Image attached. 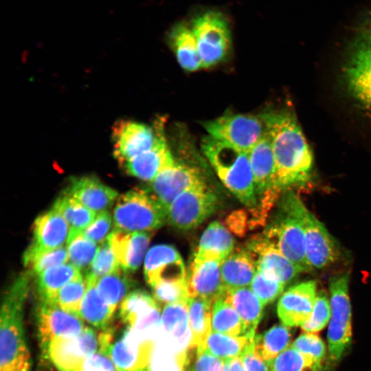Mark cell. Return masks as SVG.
<instances>
[{"mask_svg":"<svg viewBox=\"0 0 371 371\" xmlns=\"http://www.w3.org/2000/svg\"><path fill=\"white\" fill-rule=\"evenodd\" d=\"M275 158L274 187H306L312 179L313 156L295 117L288 111L262 115Z\"/></svg>","mask_w":371,"mask_h":371,"instance_id":"obj_1","label":"cell"},{"mask_svg":"<svg viewBox=\"0 0 371 371\" xmlns=\"http://www.w3.org/2000/svg\"><path fill=\"white\" fill-rule=\"evenodd\" d=\"M30 273L20 275L6 291L0 313V371H30L32 360L23 328V307Z\"/></svg>","mask_w":371,"mask_h":371,"instance_id":"obj_2","label":"cell"},{"mask_svg":"<svg viewBox=\"0 0 371 371\" xmlns=\"http://www.w3.org/2000/svg\"><path fill=\"white\" fill-rule=\"evenodd\" d=\"M201 149L224 186L245 206L256 207V188L247 152L210 135L203 139Z\"/></svg>","mask_w":371,"mask_h":371,"instance_id":"obj_3","label":"cell"},{"mask_svg":"<svg viewBox=\"0 0 371 371\" xmlns=\"http://www.w3.org/2000/svg\"><path fill=\"white\" fill-rule=\"evenodd\" d=\"M295 193L282 197L277 213L263 236L302 271H309L306 257L305 234L294 207Z\"/></svg>","mask_w":371,"mask_h":371,"instance_id":"obj_4","label":"cell"},{"mask_svg":"<svg viewBox=\"0 0 371 371\" xmlns=\"http://www.w3.org/2000/svg\"><path fill=\"white\" fill-rule=\"evenodd\" d=\"M113 219L120 230L151 232L166 222V211L152 193L136 189L117 199Z\"/></svg>","mask_w":371,"mask_h":371,"instance_id":"obj_5","label":"cell"},{"mask_svg":"<svg viewBox=\"0 0 371 371\" xmlns=\"http://www.w3.org/2000/svg\"><path fill=\"white\" fill-rule=\"evenodd\" d=\"M190 25L196 38L202 68L225 60L232 48V31L229 20L223 12L204 10L192 19Z\"/></svg>","mask_w":371,"mask_h":371,"instance_id":"obj_6","label":"cell"},{"mask_svg":"<svg viewBox=\"0 0 371 371\" xmlns=\"http://www.w3.org/2000/svg\"><path fill=\"white\" fill-rule=\"evenodd\" d=\"M349 280V273H344L330 280V317L327 339L329 356L334 361L341 357L352 339Z\"/></svg>","mask_w":371,"mask_h":371,"instance_id":"obj_7","label":"cell"},{"mask_svg":"<svg viewBox=\"0 0 371 371\" xmlns=\"http://www.w3.org/2000/svg\"><path fill=\"white\" fill-rule=\"evenodd\" d=\"M344 78L352 98L371 113V26L352 42L344 66Z\"/></svg>","mask_w":371,"mask_h":371,"instance_id":"obj_8","label":"cell"},{"mask_svg":"<svg viewBox=\"0 0 371 371\" xmlns=\"http://www.w3.org/2000/svg\"><path fill=\"white\" fill-rule=\"evenodd\" d=\"M208 135L248 152L267 133L262 115L226 113L203 124Z\"/></svg>","mask_w":371,"mask_h":371,"instance_id":"obj_9","label":"cell"},{"mask_svg":"<svg viewBox=\"0 0 371 371\" xmlns=\"http://www.w3.org/2000/svg\"><path fill=\"white\" fill-rule=\"evenodd\" d=\"M218 198L207 183L181 194L166 211V222L180 230L201 225L216 210Z\"/></svg>","mask_w":371,"mask_h":371,"instance_id":"obj_10","label":"cell"},{"mask_svg":"<svg viewBox=\"0 0 371 371\" xmlns=\"http://www.w3.org/2000/svg\"><path fill=\"white\" fill-rule=\"evenodd\" d=\"M294 207L304 227L306 262L310 270L322 269L335 262L339 256L335 239L296 194Z\"/></svg>","mask_w":371,"mask_h":371,"instance_id":"obj_11","label":"cell"},{"mask_svg":"<svg viewBox=\"0 0 371 371\" xmlns=\"http://www.w3.org/2000/svg\"><path fill=\"white\" fill-rule=\"evenodd\" d=\"M99 333L85 326L78 335L54 339L46 359L58 371H80L84 361L99 350Z\"/></svg>","mask_w":371,"mask_h":371,"instance_id":"obj_12","label":"cell"},{"mask_svg":"<svg viewBox=\"0 0 371 371\" xmlns=\"http://www.w3.org/2000/svg\"><path fill=\"white\" fill-rule=\"evenodd\" d=\"M35 316L39 346L45 359L54 339L78 335L85 327L78 315L63 310L51 301L40 300Z\"/></svg>","mask_w":371,"mask_h":371,"instance_id":"obj_13","label":"cell"},{"mask_svg":"<svg viewBox=\"0 0 371 371\" xmlns=\"http://www.w3.org/2000/svg\"><path fill=\"white\" fill-rule=\"evenodd\" d=\"M150 183L152 194L167 211L170 205L181 194L192 188L205 184L206 182L196 168L175 160Z\"/></svg>","mask_w":371,"mask_h":371,"instance_id":"obj_14","label":"cell"},{"mask_svg":"<svg viewBox=\"0 0 371 371\" xmlns=\"http://www.w3.org/2000/svg\"><path fill=\"white\" fill-rule=\"evenodd\" d=\"M155 129L144 124L122 121L113 129V153L123 165L150 149L157 142L160 122Z\"/></svg>","mask_w":371,"mask_h":371,"instance_id":"obj_15","label":"cell"},{"mask_svg":"<svg viewBox=\"0 0 371 371\" xmlns=\"http://www.w3.org/2000/svg\"><path fill=\"white\" fill-rule=\"evenodd\" d=\"M222 260L194 254L187 275L190 297H199L213 302L225 294L226 289L221 276Z\"/></svg>","mask_w":371,"mask_h":371,"instance_id":"obj_16","label":"cell"},{"mask_svg":"<svg viewBox=\"0 0 371 371\" xmlns=\"http://www.w3.org/2000/svg\"><path fill=\"white\" fill-rule=\"evenodd\" d=\"M154 343L127 327L111 344L109 357L117 371H144L149 364Z\"/></svg>","mask_w":371,"mask_h":371,"instance_id":"obj_17","label":"cell"},{"mask_svg":"<svg viewBox=\"0 0 371 371\" xmlns=\"http://www.w3.org/2000/svg\"><path fill=\"white\" fill-rule=\"evenodd\" d=\"M247 247L255 258L257 270L284 284L302 272L263 235L252 238Z\"/></svg>","mask_w":371,"mask_h":371,"instance_id":"obj_18","label":"cell"},{"mask_svg":"<svg viewBox=\"0 0 371 371\" xmlns=\"http://www.w3.org/2000/svg\"><path fill=\"white\" fill-rule=\"evenodd\" d=\"M317 296V284L308 280L287 289L280 297L278 315L288 327L301 326L310 315Z\"/></svg>","mask_w":371,"mask_h":371,"instance_id":"obj_19","label":"cell"},{"mask_svg":"<svg viewBox=\"0 0 371 371\" xmlns=\"http://www.w3.org/2000/svg\"><path fill=\"white\" fill-rule=\"evenodd\" d=\"M144 272L150 286L159 281L187 278L180 254L169 245H157L149 249L145 257Z\"/></svg>","mask_w":371,"mask_h":371,"instance_id":"obj_20","label":"cell"},{"mask_svg":"<svg viewBox=\"0 0 371 371\" xmlns=\"http://www.w3.org/2000/svg\"><path fill=\"white\" fill-rule=\"evenodd\" d=\"M159 335L177 352L189 355L192 335L187 302L170 304L164 307Z\"/></svg>","mask_w":371,"mask_h":371,"instance_id":"obj_21","label":"cell"},{"mask_svg":"<svg viewBox=\"0 0 371 371\" xmlns=\"http://www.w3.org/2000/svg\"><path fill=\"white\" fill-rule=\"evenodd\" d=\"M160 123L159 137L148 150L133 157L123 164L126 171L139 179L151 182L164 169L172 164L175 159L165 138Z\"/></svg>","mask_w":371,"mask_h":371,"instance_id":"obj_22","label":"cell"},{"mask_svg":"<svg viewBox=\"0 0 371 371\" xmlns=\"http://www.w3.org/2000/svg\"><path fill=\"white\" fill-rule=\"evenodd\" d=\"M151 236V232H127L115 229L107 239L122 269L128 273L141 265Z\"/></svg>","mask_w":371,"mask_h":371,"instance_id":"obj_23","label":"cell"},{"mask_svg":"<svg viewBox=\"0 0 371 371\" xmlns=\"http://www.w3.org/2000/svg\"><path fill=\"white\" fill-rule=\"evenodd\" d=\"M65 192L96 213L107 210L117 197L115 190L93 177L72 179Z\"/></svg>","mask_w":371,"mask_h":371,"instance_id":"obj_24","label":"cell"},{"mask_svg":"<svg viewBox=\"0 0 371 371\" xmlns=\"http://www.w3.org/2000/svg\"><path fill=\"white\" fill-rule=\"evenodd\" d=\"M247 153L254 175L256 195H262L269 190L276 189L274 187L275 158L271 137L267 131Z\"/></svg>","mask_w":371,"mask_h":371,"instance_id":"obj_25","label":"cell"},{"mask_svg":"<svg viewBox=\"0 0 371 371\" xmlns=\"http://www.w3.org/2000/svg\"><path fill=\"white\" fill-rule=\"evenodd\" d=\"M257 266L253 254L247 247L234 249L221 262V276L226 290L250 286Z\"/></svg>","mask_w":371,"mask_h":371,"instance_id":"obj_26","label":"cell"},{"mask_svg":"<svg viewBox=\"0 0 371 371\" xmlns=\"http://www.w3.org/2000/svg\"><path fill=\"white\" fill-rule=\"evenodd\" d=\"M69 233L70 227L67 221L52 208L35 219L32 243L43 249H57L67 243Z\"/></svg>","mask_w":371,"mask_h":371,"instance_id":"obj_27","label":"cell"},{"mask_svg":"<svg viewBox=\"0 0 371 371\" xmlns=\"http://www.w3.org/2000/svg\"><path fill=\"white\" fill-rule=\"evenodd\" d=\"M168 41L182 69L194 71L202 68L196 38L190 25L184 21L177 23L169 31Z\"/></svg>","mask_w":371,"mask_h":371,"instance_id":"obj_28","label":"cell"},{"mask_svg":"<svg viewBox=\"0 0 371 371\" xmlns=\"http://www.w3.org/2000/svg\"><path fill=\"white\" fill-rule=\"evenodd\" d=\"M224 296L242 319L245 328L244 335L254 338L265 305L248 287L226 290Z\"/></svg>","mask_w":371,"mask_h":371,"instance_id":"obj_29","label":"cell"},{"mask_svg":"<svg viewBox=\"0 0 371 371\" xmlns=\"http://www.w3.org/2000/svg\"><path fill=\"white\" fill-rule=\"evenodd\" d=\"M87 289L82 299L79 317L94 327L105 329L109 326L116 308L107 304L100 295L96 280L85 278Z\"/></svg>","mask_w":371,"mask_h":371,"instance_id":"obj_30","label":"cell"},{"mask_svg":"<svg viewBox=\"0 0 371 371\" xmlns=\"http://www.w3.org/2000/svg\"><path fill=\"white\" fill-rule=\"evenodd\" d=\"M80 270L71 263L49 268L36 276V286L40 300L51 301L69 282L81 277Z\"/></svg>","mask_w":371,"mask_h":371,"instance_id":"obj_31","label":"cell"},{"mask_svg":"<svg viewBox=\"0 0 371 371\" xmlns=\"http://www.w3.org/2000/svg\"><path fill=\"white\" fill-rule=\"evenodd\" d=\"M234 249V240L227 229L218 221L212 222L203 232L195 254L221 260Z\"/></svg>","mask_w":371,"mask_h":371,"instance_id":"obj_32","label":"cell"},{"mask_svg":"<svg viewBox=\"0 0 371 371\" xmlns=\"http://www.w3.org/2000/svg\"><path fill=\"white\" fill-rule=\"evenodd\" d=\"M212 303L207 300L192 296L187 302L192 335V349L202 346L212 331Z\"/></svg>","mask_w":371,"mask_h":371,"instance_id":"obj_33","label":"cell"},{"mask_svg":"<svg viewBox=\"0 0 371 371\" xmlns=\"http://www.w3.org/2000/svg\"><path fill=\"white\" fill-rule=\"evenodd\" d=\"M254 339L246 335L232 336L212 330L203 344L196 348L226 361L241 356Z\"/></svg>","mask_w":371,"mask_h":371,"instance_id":"obj_34","label":"cell"},{"mask_svg":"<svg viewBox=\"0 0 371 371\" xmlns=\"http://www.w3.org/2000/svg\"><path fill=\"white\" fill-rule=\"evenodd\" d=\"M291 335L284 324L276 325L254 337V349L269 365L282 352L289 348Z\"/></svg>","mask_w":371,"mask_h":371,"instance_id":"obj_35","label":"cell"},{"mask_svg":"<svg viewBox=\"0 0 371 371\" xmlns=\"http://www.w3.org/2000/svg\"><path fill=\"white\" fill-rule=\"evenodd\" d=\"M52 208L65 218L70 231L82 232L97 216L96 212L85 207L66 192L56 200Z\"/></svg>","mask_w":371,"mask_h":371,"instance_id":"obj_36","label":"cell"},{"mask_svg":"<svg viewBox=\"0 0 371 371\" xmlns=\"http://www.w3.org/2000/svg\"><path fill=\"white\" fill-rule=\"evenodd\" d=\"M188 355L174 349L159 333L147 371H186Z\"/></svg>","mask_w":371,"mask_h":371,"instance_id":"obj_37","label":"cell"},{"mask_svg":"<svg viewBox=\"0 0 371 371\" xmlns=\"http://www.w3.org/2000/svg\"><path fill=\"white\" fill-rule=\"evenodd\" d=\"M212 330L232 336L245 334L242 319L224 295L212 303Z\"/></svg>","mask_w":371,"mask_h":371,"instance_id":"obj_38","label":"cell"},{"mask_svg":"<svg viewBox=\"0 0 371 371\" xmlns=\"http://www.w3.org/2000/svg\"><path fill=\"white\" fill-rule=\"evenodd\" d=\"M69 260L67 247L43 249L32 243L24 252L23 263L36 276L54 266L65 264Z\"/></svg>","mask_w":371,"mask_h":371,"instance_id":"obj_39","label":"cell"},{"mask_svg":"<svg viewBox=\"0 0 371 371\" xmlns=\"http://www.w3.org/2000/svg\"><path fill=\"white\" fill-rule=\"evenodd\" d=\"M127 273L121 268L96 280V288L100 295L115 308L127 295L133 284Z\"/></svg>","mask_w":371,"mask_h":371,"instance_id":"obj_40","label":"cell"},{"mask_svg":"<svg viewBox=\"0 0 371 371\" xmlns=\"http://www.w3.org/2000/svg\"><path fill=\"white\" fill-rule=\"evenodd\" d=\"M67 244L70 263L80 271H87L97 252V244L87 238L82 232L75 231H70Z\"/></svg>","mask_w":371,"mask_h":371,"instance_id":"obj_41","label":"cell"},{"mask_svg":"<svg viewBox=\"0 0 371 371\" xmlns=\"http://www.w3.org/2000/svg\"><path fill=\"white\" fill-rule=\"evenodd\" d=\"M154 297L143 290L129 292L120 304V317L126 326L145 311L158 305Z\"/></svg>","mask_w":371,"mask_h":371,"instance_id":"obj_42","label":"cell"},{"mask_svg":"<svg viewBox=\"0 0 371 371\" xmlns=\"http://www.w3.org/2000/svg\"><path fill=\"white\" fill-rule=\"evenodd\" d=\"M270 371H317L320 366L291 346L269 364Z\"/></svg>","mask_w":371,"mask_h":371,"instance_id":"obj_43","label":"cell"},{"mask_svg":"<svg viewBox=\"0 0 371 371\" xmlns=\"http://www.w3.org/2000/svg\"><path fill=\"white\" fill-rule=\"evenodd\" d=\"M87 289V280L81 276L63 286L51 302L56 303L63 310L78 315Z\"/></svg>","mask_w":371,"mask_h":371,"instance_id":"obj_44","label":"cell"},{"mask_svg":"<svg viewBox=\"0 0 371 371\" xmlns=\"http://www.w3.org/2000/svg\"><path fill=\"white\" fill-rule=\"evenodd\" d=\"M108 239L100 243L95 256L85 273V278L95 280L121 269Z\"/></svg>","mask_w":371,"mask_h":371,"instance_id":"obj_45","label":"cell"},{"mask_svg":"<svg viewBox=\"0 0 371 371\" xmlns=\"http://www.w3.org/2000/svg\"><path fill=\"white\" fill-rule=\"evenodd\" d=\"M151 288L156 301L165 305L187 302L190 297L187 278L159 281Z\"/></svg>","mask_w":371,"mask_h":371,"instance_id":"obj_46","label":"cell"},{"mask_svg":"<svg viewBox=\"0 0 371 371\" xmlns=\"http://www.w3.org/2000/svg\"><path fill=\"white\" fill-rule=\"evenodd\" d=\"M330 317V302L325 292L317 294L311 313L301 326L306 333H316L322 330L328 324Z\"/></svg>","mask_w":371,"mask_h":371,"instance_id":"obj_47","label":"cell"},{"mask_svg":"<svg viewBox=\"0 0 371 371\" xmlns=\"http://www.w3.org/2000/svg\"><path fill=\"white\" fill-rule=\"evenodd\" d=\"M284 286L285 284L257 270L249 288L265 306L273 302L283 292Z\"/></svg>","mask_w":371,"mask_h":371,"instance_id":"obj_48","label":"cell"},{"mask_svg":"<svg viewBox=\"0 0 371 371\" xmlns=\"http://www.w3.org/2000/svg\"><path fill=\"white\" fill-rule=\"evenodd\" d=\"M186 371H229L228 361L195 348L189 352Z\"/></svg>","mask_w":371,"mask_h":371,"instance_id":"obj_49","label":"cell"},{"mask_svg":"<svg viewBox=\"0 0 371 371\" xmlns=\"http://www.w3.org/2000/svg\"><path fill=\"white\" fill-rule=\"evenodd\" d=\"M291 346L311 358L318 366L326 355V346L322 339L315 333H304L293 343Z\"/></svg>","mask_w":371,"mask_h":371,"instance_id":"obj_50","label":"cell"},{"mask_svg":"<svg viewBox=\"0 0 371 371\" xmlns=\"http://www.w3.org/2000/svg\"><path fill=\"white\" fill-rule=\"evenodd\" d=\"M112 216L107 211L97 214L94 221L82 231L83 234L96 244L105 240L110 234Z\"/></svg>","mask_w":371,"mask_h":371,"instance_id":"obj_51","label":"cell"},{"mask_svg":"<svg viewBox=\"0 0 371 371\" xmlns=\"http://www.w3.org/2000/svg\"><path fill=\"white\" fill-rule=\"evenodd\" d=\"M80 371H117V369L109 355L98 351L84 361Z\"/></svg>","mask_w":371,"mask_h":371,"instance_id":"obj_52","label":"cell"},{"mask_svg":"<svg viewBox=\"0 0 371 371\" xmlns=\"http://www.w3.org/2000/svg\"><path fill=\"white\" fill-rule=\"evenodd\" d=\"M245 371H270L269 363L254 349V339L240 356Z\"/></svg>","mask_w":371,"mask_h":371,"instance_id":"obj_53","label":"cell"},{"mask_svg":"<svg viewBox=\"0 0 371 371\" xmlns=\"http://www.w3.org/2000/svg\"><path fill=\"white\" fill-rule=\"evenodd\" d=\"M247 214L242 212H236L231 214L228 224L230 229L238 234L244 233L247 227Z\"/></svg>","mask_w":371,"mask_h":371,"instance_id":"obj_54","label":"cell"},{"mask_svg":"<svg viewBox=\"0 0 371 371\" xmlns=\"http://www.w3.org/2000/svg\"><path fill=\"white\" fill-rule=\"evenodd\" d=\"M229 371H245L241 357L227 360Z\"/></svg>","mask_w":371,"mask_h":371,"instance_id":"obj_55","label":"cell"},{"mask_svg":"<svg viewBox=\"0 0 371 371\" xmlns=\"http://www.w3.org/2000/svg\"><path fill=\"white\" fill-rule=\"evenodd\" d=\"M369 25L371 26V23Z\"/></svg>","mask_w":371,"mask_h":371,"instance_id":"obj_56","label":"cell"}]
</instances>
